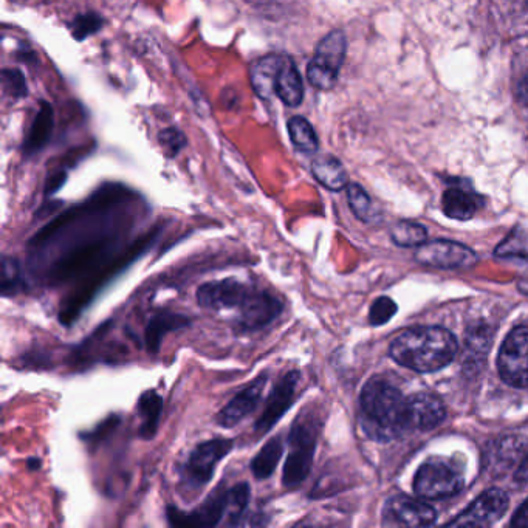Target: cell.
Returning a JSON list of instances; mask_svg holds the SVG:
<instances>
[{
    "label": "cell",
    "instance_id": "cell-30",
    "mask_svg": "<svg viewBox=\"0 0 528 528\" xmlns=\"http://www.w3.org/2000/svg\"><path fill=\"white\" fill-rule=\"evenodd\" d=\"M347 202H349L352 213L361 222H371L374 219V203H372L369 194L364 191L363 186L358 185V183L347 185Z\"/></svg>",
    "mask_w": 528,
    "mask_h": 528
},
{
    "label": "cell",
    "instance_id": "cell-26",
    "mask_svg": "<svg viewBox=\"0 0 528 528\" xmlns=\"http://www.w3.org/2000/svg\"><path fill=\"white\" fill-rule=\"evenodd\" d=\"M251 488L247 482H239L228 490L227 525H240L250 505Z\"/></svg>",
    "mask_w": 528,
    "mask_h": 528
},
{
    "label": "cell",
    "instance_id": "cell-35",
    "mask_svg": "<svg viewBox=\"0 0 528 528\" xmlns=\"http://www.w3.org/2000/svg\"><path fill=\"white\" fill-rule=\"evenodd\" d=\"M522 448H524V442L519 437H507V439H502L498 443L496 457H498L499 462L507 465V463L516 460L518 454H521Z\"/></svg>",
    "mask_w": 528,
    "mask_h": 528
},
{
    "label": "cell",
    "instance_id": "cell-18",
    "mask_svg": "<svg viewBox=\"0 0 528 528\" xmlns=\"http://www.w3.org/2000/svg\"><path fill=\"white\" fill-rule=\"evenodd\" d=\"M287 56L282 53H270L256 59L250 66V81L254 92L262 100H271L275 95L276 78L281 72Z\"/></svg>",
    "mask_w": 528,
    "mask_h": 528
},
{
    "label": "cell",
    "instance_id": "cell-40",
    "mask_svg": "<svg viewBox=\"0 0 528 528\" xmlns=\"http://www.w3.org/2000/svg\"><path fill=\"white\" fill-rule=\"evenodd\" d=\"M525 4H527V8H528V0H525Z\"/></svg>",
    "mask_w": 528,
    "mask_h": 528
},
{
    "label": "cell",
    "instance_id": "cell-10",
    "mask_svg": "<svg viewBox=\"0 0 528 528\" xmlns=\"http://www.w3.org/2000/svg\"><path fill=\"white\" fill-rule=\"evenodd\" d=\"M282 312H284V304L278 296L253 287L244 304L237 310V330L256 332L264 329L276 321Z\"/></svg>",
    "mask_w": 528,
    "mask_h": 528
},
{
    "label": "cell",
    "instance_id": "cell-1",
    "mask_svg": "<svg viewBox=\"0 0 528 528\" xmlns=\"http://www.w3.org/2000/svg\"><path fill=\"white\" fill-rule=\"evenodd\" d=\"M360 422L377 442H391L412 431L408 397L383 378L367 381L360 397Z\"/></svg>",
    "mask_w": 528,
    "mask_h": 528
},
{
    "label": "cell",
    "instance_id": "cell-25",
    "mask_svg": "<svg viewBox=\"0 0 528 528\" xmlns=\"http://www.w3.org/2000/svg\"><path fill=\"white\" fill-rule=\"evenodd\" d=\"M53 129V110L52 106L47 103H41L38 115H36L35 123L31 126L30 134L25 143V151L28 154L39 151L47 144L48 138L52 135Z\"/></svg>",
    "mask_w": 528,
    "mask_h": 528
},
{
    "label": "cell",
    "instance_id": "cell-19",
    "mask_svg": "<svg viewBox=\"0 0 528 528\" xmlns=\"http://www.w3.org/2000/svg\"><path fill=\"white\" fill-rule=\"evenodd\" d=\"M275 95L288 107L301 106L304 100V83H302L301 73L296 69L295 62L288 56L276 78Z\"/></svg>",
    "mask_w": 528,
    "mask_h": 528
},
{
    "label": "cell",
    "instance_id": "cell-20",
    "mask_svg": "<svg viewBox=\"0 0 528 528\" xmlns=\"http://www.w3.org/2000/svg\"><path fill=\"white\" fill-rule=\"evenodd\" d=\"M312 174L329 191H341L349 185V175L338 158L333 155H319L313 160Z\"/></svg>",
    "mask_w": 528,
    "mask_h": 528
},
{
    "label": "cell",
    "instance_id": "cell-3",
    "mask_svg": "<svg viewBox=\"0 0 528 528\" xmlns=\"http://www.w3.org/2000/svg\"><path fill=\"white\" fill-rule=\"evenodd\" d=\"M319 423L310 411L293 420L287 437V459L282 470V485L287 490L299 487L309 477L318 445Z\"/></svg>",
    "mask_w": 528,
    "mask_h": 528
},
{
    "label": "cell",
    "instance_id": "cell-29",
    "mask_svg": "<svg viewBox=\"0 0 528 528\" xmlns=\"http://www.w3.org/2000/svg\"><path fill=\"white\" fill-rule=\"evenodd\" d=\"M25 288L24 276L18 259L4 256L2 258V287L0 293L4 298L19 295Z\"/></svg>",
    "mask_w": 528,
    "mask_h": 528
},
{
    "label": "cell",
    "instance_id": "cell-36",
    "mask_svg": "<svg viewBox=\"0 0 528 528\" xmlns=\"http://www.w3.org/2000/svg\"><path fill=\"white\" fill-rule=\"evenodd\" d=\"M511 525L518 528L528 527V499L516 511L515 516L511 519Z\"/></svg>",
    "mask_w": 528,
    "mask_h": 528
},
{
    "label": "cell",
    "instance_id": "cell-15",
    "mask_svg": "<svg viewBox=\"0 0 528 528\" xmlns=\"http://www.w3.org/2000/svg\"><path fill=\"white\" fill-rule=\"evenodd\" d=\"M508 508V496L499 488H491L448 525L453 527H488L498 522Z\"/></svg>",
    "mask_w": 528,
    "mask_h": 528
},
{
    "label": "cell",
    "instance_id": "cell-13",
    "mask_svg": "<svg viewBox=\"0 0 528 528\" xmlns=\"http://www.w3.org/2000/svg\"><path fill=\"white\" fill-rule=\"evenodd\" d=\"M268 378H270L268 372H262L248 386H245L239 394L234 395L230 402L223 406L219 414H217V425L225 429H231L239 425L240 422H244L247 417H250L261 405Z\"/></svg>",
    "mask_w": 528,
    "mask_h": 528
},
{
    "label": "cell",
    "instance_id": "cell-11",
    "mask_svg": "<svg viewBox=\"0 0 528 528\" xmlns=\"http://www.w3.org/2000/svg\"><path fill=\"white\" fill-rule=\"evenodd\" d=\"M253 290V285L245 284L236 278L220 279V281L205 282L197 288V302L202 309L237 310Z\"/></svg>",
    "mask_w": 528,
    "mask_h": 528
},
{
    "label": "cell",
    "instance_id": "cell-14",
    "mask_svg": "<svg viewBox=\"0 0 528 528\" xmlns=\"http://www.w3.org/2000/svg\"><path fill=\"white\" fill-rule=\"evenodd\" d=\"M436 521V510L419 499L395 496L384 505L383 524L388 527H428Z\"/></svg>",
    "mask_w": 528,
    "mask_h": 528
},
{
    "label": "cell",
    "instance_id": "cell-28",
    "mask_svg": "<svg viewBox=\"0 0 528 528\" xmlns=\"http://www.w3.org/2000/svg\"><path fill=\"white\" fill-rule=\"evenodd\" d=\"M496 256L502 259L528 261V231L515 228L496 248Z\"/></svg>",
    "mask_w": 528,
    "mask_h": 528
},
{
    "label": "cell",
    "instance_id": "cell-22",
    "mask_svg": "<svg viewBox=\"0 0 528 528\" xmlns=\"http://www.w3.org/2000/svg\"><path fill=\"white\" fill-rule=\"evenodd\" d=\"M284 450L285 445L282 442V436H275L273 439L267 440L258 454L251 459L250 470L253 476L258 480H267L268 477L273 476L279 462H281Z\"/></svg>",
    "mask_w": 528,
    "mask_h": 528
},
{
    "label": "cell",
    "instance_id": "cell-4",
    "mask_svg": "<svg viewBox=\"0 0 528 528\" xmlns=\"http://www.w3.org/2000/svg\"><path fill=\"white\" fill-rule=\"evenodd\" d=\"M465 485L462 470L453 460L431 457L422 463L414 479V491L419 498L436 501L451 498Z\"/></svg>",
    "mask_w": 528,
    "mask_h": 528
},
{
    "label": "cell",
    "instance_id": "cell-21",
    "mask_svg": "<svg viewBox=\"0 0 528 528\" xmlns=\"http://www.w3.org/2000/svg\"><path fill=\"white\" fill-rule=\"evenodd\" d=\"M137 412L140 415L141 425L138 436L144 440H152L160 426V417L163 412L162 395L155 391H144L138 398Z\"/></svg>",
    "mask_w": 528,
    "mask_h": 528
},
{
    "label": "cell",
    "instance_id": "cell-37",
    "mask_svg": "<svg viewBox=\"0 0 528 528\" xmlns=\"http://www.w3.org/2000/svg\"><path fill=\"white\" fill-rule=\"evenodd\" d=\"M516 96L522 104H527L528 106V73L522 78L521 83H519L518 89H516Z\"/></svg>",
    "mask_w": 528,
    "mask_h": 528
},
{
    "label": "cell",
    "instance_id": "cell-9",
    "mask_svg": "<svg viewBox=\"0 0 528 528\" xmlns=\"http://www.w3.org/2000/svg\"><path fill=\"white\" fill-rule=\"evenodd\" d=\"M299 380H301V372L293 369V371L285 372L276 381L270 395H268L264 409H262L261 417L254 423V432L258 436L268 434L271 429L281 422L288 409L292 408L293 403H295L296 388H298Z\"/></svg>",
    "mask_w": 528,
    "mask_h": 528
},
{
    "label": "cell",
    "instance_id": "cell-27",
    "mask_svg": "<svg viewBox=\"0 0 528 528\" xmlns=\"http://www.w3.org/2000/svg\"><path fill=\"white\" fill-rule=\"evenodd\" d=\"M391 237L398 247H420L428 239V230L420 223L402 220L392 228Z\"/></svg>",
    "mask_w": 528,
    "mask_h": 528
},
{
    "label": "cell",
    "instance_id": "cell-39",
    "mask_svg": "<svg viewBox=\"0 0 528 528\" xmlns=\"http://www.w3.org/2000/svg\"><path fill=\"white\" fill-rule=\"evenodd\" d=\"M27 465H28V468H30V470L36 471V470H39V468H41L42 462H41V459H38V457H35V459H28Z\"/></svg>",
    "mask_w": 528,
    "mask_h": 528
},
{
    "label": "cell",
    "instance_id": "cell-17",
    "mask_svg": "<svg viewBox=\"0 0 528 528\" xmlns=\"http://www.w3.org/2000/svg\"><path fill=\"white\" fill-rule=\"evenodd\" d=\"M409 420L412 431H431L445 419V406L442 400L432 394H417L408 397Z\"/></svg>",
    "mask_w": 528,
    "mask_h": 528
},
{
    "label": "cell",
    "instance_id": "cell-12",
    "mask_svg": "<svg viewBox=\"0 0 528 528\" xmlns=\"http://www.w3.org/2000/svg\"><path fill=\"white\" fill-rule=\"evenodd\" d=\"M415 259L420 264L442 270L471 268L477 262L476 253L470 247L451 240H434L428 244L425 242L415 253Z\"/></svg>",
    "mask_w": 528,
    "mask_h": 528
},
{
    "label": "cell",
    "instance_id": "cell-24",
    "mask_svg": "<svg viewBox=\"0 0 528 528\" xmlns=\"http://www.w3.org/2000/svg\"><path fill=\"white\" fill-rule=\"evenodd\" d=\"M288 135L292 140L293 146L302 154H315L319 148L318 135L312 124L304 117L290 118L287 123Z\"/></svg>",
    "mask_w": 528,
    "mask_h": 528
},
{
    "label": "cell",
    "instance_id": "cell-23",
    "mask_svg": "<svg viewBox=\"0 0 528 528\" xmlns=\"http://www.w3.org/2000/svg\"><path fill=\"white\" fill-rule=\"evenodd\" d=\"M477 197L459 186L446 189L442 197L443 213L450 219L470 220L477 211Z\"/></svg>",
    "mask_w": 528,
    "mask_h": 528
},
{
    "label": "cell",
    "instance_id": "cell-31",
    "mask_svg": "<svg viewBox=\"0 0 528 528\" xmlns=\"http://www.w3.org/2000/svg\"><path fill=\"white\" fill-rule=\"evenodd\" d=\"M104 19L101 18L100 14L96 13H84L78 14L70 24V30H72L73 38L76 41H84L89 36L95 35L96 31H100L103 28Z\"/></svg>",
    "mask_w": 528,
    "mask_h": 528
},
{
    "label": "cell",
    "instance_id": "cell-2",
    "mask_svg": "<svg viewBox=\"0 0 528 528\" xmlns=\"http://www.w3.org/2000/svg\"><path fill=\"white\" fill-rule=\"evenodd\" d=\"M459 350L456 336L443 327H417L395 338L391 357L411 371L426 374L448 366Z\"/></svg>",
    "mask_w": 528,
    "mask_h": 528
},
{
    "label": "cell",
    "instance_id": "cell-8",
    "mask_svg": "<svg viewBox=\"0 0 528 528\" xmlns=\"http://www.w3.org/2000/svg\"><path fill=\"white\" fill-rule=\"evenodd\" d=\"M227 485L220 482L208 498L192 511H183L177 507L166 508V519L172 527H216L222 522L228 510Z\"/></svg>",
    "mask_w": 528,
    "mask_h": 528
},
{
    "label": "cell",
    "instance_id": "cell-32",
    "mask_svg": "<svg viewBox=\"0 0 528 528\" xmlns=\"http://www.w3.org/2000/svg\"><path fill=\"white\" fill-rule=\"evenodd\" d=\"M395 313H397V304L388 296H381L375 299L369 310V321L372 326H383L394 318Z\"/></svg>",
    "mask_w": 528,
    "mask_h": 528
},
{
    "label": "cell",
    "instance_id": "cell-16",
    "mask_svg": "<svg viewBox=\"0 0 528 528\" xmlns=\"http://www.w3.org/2000/svg\"><path fill=\"white\" fill-rule=\"evenodd\" d=\"M192 319L183 313L172 312V310H160L151 316L148 326L144 330V346L149 354L157 355L162 347L165 336L177 330L186 329L191 326Z\"/></svg>",
    "mask_w": 528,
    "mask_h": 528
},
{
    "label": "cell",
    "instance_id": "cell-5",
    "mask_svg": "<svg viewBox=\"0 0 528 528\" xmlns=\"http://www.w3.org/2000/svg\"><path fill=\"white\" fill-rule=\"evenodd\" d=\"M234 440L216 439L205 440L194 446L182 468V482L188 491H200L210 484L216 473L217 465L233 451Z\"/></svg>",
    "mask_w": 528,
    "mask_h": 528
},
{
    "label": "cell",
    "instance_id": "cell-34",
    "mask_svg": "<svg viewBox=\"0 0 528 528\" xmlns=\"http://www.w3.org/2000/svg\"><path fill=\"white\" fill-rule=\"evenodd\" d=\"M2 83L4 90L13 98H24L27 96V81L19 70L7 69L2 72Z\"/></svg>",
    "mask_w": 528,
    "mask_h": 528
},
{
    "label": "cell",
    "instance_id": "cell-38",
    "mask_svg": "<svg viewBox=\"0 0 528 528\" xmlns=\"http://www.w3.org/2000/svg\"><path fill=\"white\" fill-rule=\"evenodd\" d=\"M516 482H528V457H525L524 462H522L521 468H519L518 473H516Z\"/></svg>",
    "mask_w": 528,
    "mask_h": 528
},
{
    "label": "cell",
    "instance_id": "cell-6",
    "mask_svg": "<svg viewBox=\"0 0 528 528\" xmlns=\"http://www.w3.org/2000/svg\"><path fill=\"white\" fill-rule=\"evenodd\" d=\"M346 52L347 39L343 31H330L316 45L315 56L307 67L309 83L318 90L333 89L346 59Z\"/></svg>",
    "mask_w": 528,
    "mask_h": 528
},
{
    "label": "cell",
    "instance_id": "cell-33",
    "mask_svg": "<svg viewBox=\"0 0 528 528\" xmlns=\"http://www.w3.org/2000/svg\"><path fill=\"white\" fill-rule=\"evenodd\" d=\"M158 141H160V146H162L163 151L169 157H175L186 146V137L177 127L163 129L158 135Z\"/></svg>",
    "mask_w": 528,
    "mask_h": 528
},
{
    "label": "cell",
    "instance_id": "cell-7",
    "mask_svg": "<svg viewBox=\"0 0 528 528\" xmlns=\"http://www.w3.org/2000/svg\"><path fill=\"white\" fill-rule=\"evenodd\" d=\"M498 367L505 383L528 391V327L508 333L499 350Z\"/></svg>",
    "mask_w": 528,
    "mask_h": 528
}]
</instances>
